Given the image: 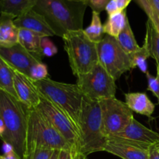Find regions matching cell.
<instances>
[{
	"mask_svg": "<svg viewBox=\"0 0 159 159\" xmlns=\"http://www.w3.org/2000/svg\"><path fill=\"white\" fill-rule=\"evenodd\" d=\"M57 159H74L73 152L66 150L60 151Z\"/></svg>",
	"mask_w": 159,
	"mask_h": 159,
	"instance_id": "35",
	"label": "cell"
},
{
	"mask_svg": "<svg viewBox=\"0 0 159 159\" xmlns=\"http://www.w3.org/2000/svg\"><path fill=\"white\" fill-rule=\"evenodd\" d=\"M53 150L43 148H31L26 151L23 159H51Z\"/></svg>",
	"mask_w": 159,
	"mask_h": 159,
	"instance_id": "28",
	"label": "cell"
},
{
	"mask_svg": "<svg viewBox=\"0 0 159 159\" xmlns=\"http://www.w3.org/2000/svg\"><path fill=\"white\" fill-rule=\"evenodd\" d=\"M148 159H159V142L150 147Z\"/></svg>",
	"mask_w": 159,
	"mask_h": 159,
	"instance_id": "32",
	"label": "cell"
},
{
	"mask_svg": "<svg viewBox=\"0 0 159 159\" xmlns=\"http://www.w3.org/2000/svg\"><path fill=\"white\" fill-rule=\"evenodd\" d=\"M6 145H7L8 149L6 151L4 155H2L3 159H21L10 146L8 145V144H6Z\"/></svg>",
	"mask_w": 159,
	"mask_h": 159,
	"instance_id": "33",
	"label": "cell"
},
{
	"mask_svg": "<svg viewBox=\"0 0 159 159\" xmlns=\"http://www.w3.org/2000/svg\"><path fill=\"white\" fill-rule=\"evenodd\" d=\"M62 39L70 67L76 77L88 73L99 63L97 44L89 39L84 29L67 33Z\"/></svg>",
	"mask_w": 159,
	"mask_h": 159,
	"instance_id": "6",
	"label": "cell"
},
{
	"mask_svg": "<svg viewBox=\"0 0 159 159\" xmlns=\"http://www.w3.org/2000/svg\"><path fill=\"white\" fill-rule=\"evenodd\" d=\"M0 57L11 68L27 76L33 65L42 62L19 43L12 47L0 46Z\"/></svg>",
	"mask_w": 159,
	"mask_h": 159,
	"instance_id": "12",
	"label": "cell"
},
{
	"mask_svg": "<svg viewBox=\"0 0 159 159\" xmlns=\"http://www.w3.org/2000/svg\"><path fill=\"white\" fill-rule=\"evenodd\" d=\"M151 146L117 136H109L103 151L122 159H148Z\"/></svg>",
	"mask_w": 159,
	"mask_h": 159,
	"instance_id": "11",
	"label": "cell"
},
{
	"mask_svg": "<svg viewBox=\"0 0 159 159\" xmlns=\"http://www.w3.org/2000/svg\"><path fill=\"white\" fill-rule=\"evenodd\" d=\"M125 103L133 112L146 116H152L155 106L144 93H128L124 94Z\"/></svg>",
	"mask_w": 159,
	"mask_h": 159,
	"instance_id": "17",
	"label": "cell"
},
{
	"mask_svg": "<svg viewBox=\"0 0 159 159\" xmlns=\"http://www.w3.org/2000/svg\"><path fill=\"white\" fill-rule=\"evenodd\" d=\"M19 30V43L37 58L42 61L43 56L42 55L40 43L43 37L28 30Z\"/></svg>",
	"mask_w": 159,
	"mask_h": 159,
	"instance_id": "18",
	"label": "cell"
},
{
	"mask_svg": "<svg viewBox=\"0 0 159 159\" xmlns=\"http://www.w3.org/2000/svg\"><path fill=\"white\" fill-rule=\"evenodd\" d=\"M146 76L148 79V90L156 96L159 103V67L157 66V75L155 77L149 72L146 73Z\"/></svg>",
	"mask_w": 159,
	"mask_h": 159,
	"instance_id": "30",
	"label": "cell"
},
{
	"mask_svg": "<svg viewBox=\"0 0 159 159\" xmlns=\"http://www.w3.org/2000/svg\"><path fill=\"white\" fill-rule=\"evenodd\" d=\"M102 126L107 137L123 131L134 119L133 111L116 97L99 101Z\"/></svg>",
	"mask_w": 159,
	"mask_h": 159,
	"instance_id": "9",
	"label": "cell"
},
{
	"mask_svg": "<svg viewBox=\"0 0 159 159\" xmlns=\"http://www.w3.org/2000/svg\"><path fill=\"white\" fill-rule=\"evenodd\" d=\"M59 152H60V151H58V150L54 151V152H53V155H52V156H51V159H57V158H58Z\"/></svg>",
	"mask_w": 159,
	"mask_h": 159,
	"instance_id": "37",
	"label": "cell"
},
{
	"mask_svg": "<svg viewBox=\"0 0 159 159\" xmlns=\"http://www.w3.org/2000/svg\"><path fill=\"white\" fill-rule=\"evenodd\" d=\"M5 130V127H4V124H3L2 120L0 119V138H1L2 135L3 134Z\"/></svg>",
	"mask_w": 159,
	"mask_h": 159,
	"instance_id": "36",
	"label": "cell"
},
{
	"mask_svg": "<svg viewBox=\"0 0 159 159\" xmlns=\"http://www.w3.org/2000/svg\"><path fill=\"white\" fill-rule=\"evenodd\" d=\"M84 32L89 39L96 44H98L103 39V25L102 24L99 12L93 11L91 23L86 29L84 30Z\"/></svg>",
	"mask_w": 159,
	"mask_h": 159,
	"instance_id": "24",
	"label": "cell"
},
{
	"mask_svg": "<svg viewBox=\"0 0 159 159\" xmlns=\"http://www.w3.org/2000/svg\"><path fill=\"white\" fill-rule=\"evenodd\" d=\"M28 76L35 82L47 79L48 76V67L43 62H38L31 67Z\"/></svg>",
	"mask_w": 159,
	"mask_h": 159,
	"instance_id": "27",
	"label": "cell"
},
{
	"mask_svg": "<svg viewBox=\"0 0 159 159\" xmlns=\"http://www.w3.org/2000/svg\"><path fill=\"white\" fill-rule=\"evenodd\" d=\"M87 6H89L92 10L100 13L105 10L107 4L110 0H85Z\"/></svg>",
	"mask_w": 159,
	"mask_h": 159,
	"instance_id": "31",
	"label": "cell"
},
{
	"mask_svg": "<svg viewBox=\"0 0 159 159\" xmlns=\"http://www.w3.org/2000/svg\"><path fill=\"white\" fill-rule=\"evenodd\" d=\"M0 159H3V157H2V155H0Z\"/></svg>",
	"mask_w": 159,
	"mask_h": 159,
	"instance_id": "39",
	"label": "cell"
},
{
	"mask_svg": "<svg viewBox=\"0 0 159 159\" xmlns=\"http://www.w3.org/2000/svg\"><path fill=\"white\" fill-rule=\"evenodd\" d=\"M113 1L116 3L118 10L124 11L126 10V8L128 6V5L130 4L132 0H113Z\"/></svg>",
	"mask_w": 159,
	"mask_h": 159,
	"instance_id": "34",
	"label": "cell"
},
{
	"mask_svg": "<svg viewBox=\"0 0 159 159\" xmlns=\"http://www.w3.org/2000/svg\"><path fill=\"white\" fill-rule=\"evenodd\" d=\"M40 48H41L42 55L46 57H52L57 53V48L48 37H42Z\"/></svg>",
	"mask_w": 159,
	"mask_h": 159,
	"instance_id": "29",
	"label": "cell"
},
{
	"mask_svg": "<svg viewBox=\"0 0 159 159\" xmlns=\"http://www.w3.org/2000/svg\"><path fill=\"white\" fill-rule=\"evenodd\" d=\"M145 12L148 20L154 22L159 20V0H134Z\"/></svg>",
	"mask_w": 159,
	"mask_h": 159,
	"instance_id": "26",
	"label": "cell"
},
{
	"mask_svg": "<svg viewBox=\"0 0 159 159\" xmlns=\"http://www.w3.org/2000/svg\"><path fill=\"white\" fill-rule=\"evenodd\" d=\"M35 85L40 95L65 113L79 129L84 95L77 84L56 82L47 78L36 81Z\"/></svg>",
	"mask_w": 159,
	"mask_h": 159,
	"instance_id": "4",
	"label": "cell"
},
{
	"mask_svg": "<svg viewBox=\"0 0 159 159\" xmlns=\"http://www.w3.org/2000/svg\"><path fill=\"white\" fill-rule=\"evenodd\" d=\"M0 89L17 98L14 88L13 68L0 57ZM18 99V98H17Z\"/></svg>",
	"mask_w": 159,
	"mask_h": 159,
	"instance_id": "22",
	"label": "cell"
},
{
	"mask_svg": "<svg viewBox=\"0 0 159 159\" xmlns=\"http://www.w3.org/2000/svg\"><path fill=\"white\" fill-rule=\"evenodd\" d=\"M116 40H117L118 43H120L121 48H123V50L128 55L136 52L141 48V47L137 43V40L135 39L129 22L127 23L125 28L120 33Z\"/></svg>",
	"mask_w": 159,
	"mask_h": 159,
	"instance_id": "23",
	"label": "cell"
},
{
	"mask_svg": "<svg viewBox=\"0 0 159 159\" xmlns=\"http://www.w3.org/2000/svg\"><path fill=\"white\" fill-rule=\"evenodd\" d=\"M129 56H130V61H131L132 68H139L144 74L148 72L147 60L150 57V54H149L148 50L144 43L138 51L130 54Z\"/></svg>",
	"mask_w": 159,
	"mask_h": 159,
	"instance_id": "25",
	"label": "cell"
},
{
	"mask_svg": "<svg viewBox=\"0 0 159 159\" xmlns=\"http://www.w3.org/2000/svg\"><path fill=\"white\" fill-rule=\"evenodd\" d=\"M31 148L74 152L65 138L36 108L30 109L28 115L26 151Z\"/></svg>",
	"mask_w": 159,
	"mask_h": 159,
	"instance_id": "5",
	"label": "cell"
},
{
	"mask_svg": "<svg viewBox=\"0 0 159 159\" xmlns=\"http://www.w3.org/2000/svg\"><path fill=\"white\" fill-rule=\"evenodd\" d=\"M15 17L0 14V46L12 47L19 43V28L14 23Z\"/></svg>",
	"mask_w": 159,
	"mask_h": 159,
	"instance_id": "16",
	"label": "cell"
},
{
	"mask_svg": "<svg viewBox=\"0 0 159 159\" xmlns=\"http://www.w3.org/2000/svg\"><path fill=\"white\" fill-rule=\"evenodd\" d=\"M99 63L115 79L132 69L130 56L123 50L116 38L105 35L97 44Z\"/></svg>",
	"mask_w": 159,
	"mask_h": 159,
	"instance_id": "8",
	"label": "cell"
},
{
	"mask_svg": "<svg viewBox=\"0 0 159 159\" xmlns=\"http://www.w3.org/2000/svg\"><path fill=\"white\" fill-rule=\"evenodd\" d=\"M112 136H117L142 144H153L159 142V134L138 122L134 118L130 124L123 131Z\"/></svg>",
	"mask_w": 159,
	"mask_h": 159,
	"instance_id": "15",
	"label": "cell"
},
{
	"mask_svg": "<svg viewBox=\"0 0 159 159\" xmlns=\"http://www.w3.org/2000/svg\"><path fill=\"white\" fill-rule=\"evenodd\" d=\"M14 88L17 98L30 108H36L40 103V95L35 82L29 76L13 69Z\"/></svg>",
	"mask_w": 159,
	"mask_h": 159,
	"instance_id": "13",
	"label": "cell"
},
{
	"mask_svg": "<svg viewBox=\"0 0 159 159\" xmlns=\"http://www.w3.org/2000/svg\"><path fill=\"white\" fill-rule=\"evenodd\" d=\"M14 23L19 29H26L33 31L42 37L55 36L44 17L34 9H30L26 13L14 20Z\"/></svg>",
	"mask_w": 159,
	"mask_h": 159,
	"instance_id": "14",
	"label": "cell"
},
{
	"mask_svg": "<svg viewBox=\"0 0 159 159\" xmlns=\"http://www.w3.org/2000/svg\"><path fill=\"white\" fill-rule=\"evenodd\" d=\"M36 109L41 113L55 127L56 130L65 138L72 147L74 152L79 153V131L71 119L55 105L43 96Z\"/></svg>",
	"mask_w": 159,
	"mask_h": 159,
	"instance_id": "10",
	"label": "cell"
},
{
	"mask_svg": "<svg viewBox=\"0 0 159 159\" xmlns=\"http://www.w3.org/2000/svg\"><path fill=\"white\" fill-rule=\"evenodd\" d=\"M30 107L0 89V119L5 130L1 139L21 159L26 152V132Z\"/></svg>",
	"mask_w": 159,
	"mask_h": 159,
	"instance_id": "2",
	"label": "cell"
},
{
	"mask_svg": "<svg viewBox=\"0 0 159 159\" xmlns=\"http://www.w3.org/2000/svg\"><path fill=\"white\" fill-rule=\"evenodd\" d=\"M151 23H152V25L155 26V29H156L159 32V20H158V21H155V22H151Z\"/></svg>",
	"mask_w": 159,
	"mask_h": 159,
	"instance_id": "38",
	"label": "cell"
},
{
	"mask_svg": "<svg viewBox=\"0 0 159 159\" xmlns=\"http://www.w3.org/2000/svg\"><path fill=\"white\" fill-rule=\"evenodd\" d=\"M144 43L148 50L150 57L155 59L157 66L159 67V32L148 20L146 23V34Z\"/></svg>",
	"mask_w": 159,
	"mask_h": 159,
	"instance_id": "21",
	"label": "cell"
},
{
	"mask_svg": "<svg viewBox=\"0 0 159 159\" xmlns=\"http://www.w3.org/2000/svg\"><path fill=\"white\" fill-rule=\"evenodd\" d=\"M76 84L84 96L98 102L116 95V80L99 63L88 73L78 76Z\"/></svg>",
	"mask_w": 159,
	"mask_h": 159,
	"instance_id": "7",
	"label": "cell"
},
{
	"mask_svg": "<svg viewBox=\"0 0 159 159\" xmlns=\"http://www.w3.org/2000/svg\"><path fill=\"white\" fill-rule=\"evenodd\" d=\"M36 0H0V13H6L15 18L32 9Z\"/></svg>",
	"mask_w": 159,
	"mask_h": 159,
	"instance_id": "19",
	"label": "cell"
},
{
	"mask_svg": "<svg viewBox=\"0 0 159 159\" xmlns=\"http://www.w3.org/2000/svg\"><path fill=\"white\" fill-rule=\"evenodd\" d=\"M79 153L85 156L104 150L108 137L102 126L99 102L84 96L79 124Z\"/></svg>",
	"mask_w": 159,
	"mask_h": 159,
	"instance_id": "3",
	"label": "cell"
},
{
	"mask_svg": "<svg viewBox=\"0 0 159 159\" xmlns=\"http://www.w3.org/2000/svg\"><path fill=\"white\" fill-rule=\"evenodd\" d=\"M128 22L126 10L109 15L107 21L103 24L104 34L116 39Z\"/></svg>",
	"mask_w": 159,
	"mask_h": 159,
	"instance_id": "20",
	"label": "cell"
},
{
	"mask_svg": "<svg viewBox=\"0 0 159 159\" xmlns=\"http://www.w3.org/2000/svg\"><path fill=\"white\" fill-rule=\"evenodd\" d=\"M85 0H36L33 9L43 16L56 36L83 30Z\"/></svg>",
	"mask_w": 159,
	"mask_h": 159,
	"instance_id": "1",
	"label": "cell"
}]
</instances>
